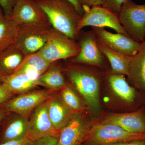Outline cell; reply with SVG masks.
<instances>
[{
    "label": "cell",
    "instance_id": "obj_1",
    "mask_svg": "<svg viewBox=\"0 0 145 145\" xmlns=\"http://www.w3.org/2000/svg\"><path fill=\"white\" fill-rule=\"evenodd\" d=\"M53 28L77 41V27L82 16L68 0H36Z\"/></svg>",
    "mask_w": 145,
    "mask_h": 145
},
{
    "label": "cell",
    "instance_id": "obj_2",
    "mask_svg": "<svg viewBox=\"0 0 145 145\" xmlns=\"http://www.w3.org/2000/svg\"><path fill=\"white\" fill-rule=\"evenodd\" d=\"M71 83L78 91L93 112L100 110L101 78L99 72L84 66L82 64L72 63L64 69Z\"/></svg>",
    "mask_w": 145,
    "mask_h": 145
},
{
    "label": "cell",
    "instance_id": "obj_3",
    "mask_svg": "<svg viewBox=\"0 0 145 145\" xmlns=\"http://www.w3.org/2000/svg\"><path fill=\"white\" fill-rule=\"evenodd\" d=\"M80 47L77 41L52 27L46 43L38 53L50 63L69 59L78 55Z\"/></svg>",
    "mask_w": 145,
    "mask_h": 145
},
{
    "label": "cell",
    "instance_id": "obj_4",
    "mask_svg": "<svg viewBox=\"0 0 145 145\" xmlns=\"http://www.w3.org/2000/svg\"><path fill=\"white\" fill-rule=\"evenodd\" d=\"M138 140L145 141V134L129 132L116 125L101 122L91 125L84 143L86 145H101Z\"/></svg>",
    "mask_w": 145,
    "mask_h": 145
},
{
    "label": "cell",
    "instance_id": "obj_5",
    "mask_svg": "<svg viewBox=\"0 0 145 145\" xmlns=\"http://www.w3.org/2000/svg\"><path fill=\"white\" fill-rule=\"evenodd\" d=\"M21 28L49 29L52 26L36 0H17L9 18Z\"/></svg>",
    "mask_w": 145,
    "mask_h": 145
},
{
    "label": "cell",
    "instance_id": "obj_6",
    "mask_svg": "<svg viewBox=\"0 0 145 145\" xmlns=\"http://www.w3.org/2000/svg\"><path fill=\"white\" fill-rule=\"evenodd\" d=\"M120 22L127 33L135 41H145V4L138 5L127 0L119 14Z\"/></svg>",
    "mask_w": 145,
    "mask_h": 145
},
{
    "label": "cell",
    "instance_id": "obj_7",
    "mask_svg": "<svg viewBox=\"0 0 145 145\" xmlns=\"http://www.w3.org/2000/svg\"><path fill=\"white\" fill-rule=\"evenodd\" d=\"M77 41L80 46V51L75 57L69 59L71 63L103 68L106 63H109L99 48L96 35L92 30H81L78 34Z\"/></svg>",
    "mask_w": 145,
    "mask_h": 145
},
{
    "label": "cell",
    "instance_id": "obj_8",
    "mask_svg": "<svg viewBox=\"0 0 145 145\" xmlns=\"http://www.w3.org/2000/svg\"><path fill=\"white\" fill-rule=\"evenodd\" d=\"M83 8L84 12L78 23V32L86 26L108 27L114 29L117 33L129 36L120 22L119 14L101 6L91 7H84Z\"/></svg>",
    "mask_w": 145,
    "mask_h": 145
},
{
    "label": "cell",
    "instance_id": "obj_9",
    "mask_svg": "<svg viewBox=\"0 0 145 145\" xmlns=\"http://www.w3.org/2000/svg\"><path fill=\"white\" fill-rule=\"evenodd\" d=\"M97 41L110 48L121 54L133 56L139 51L142 43L135 41L130 36L117 33H111L104 28L92 27Z\"/></svg>",
    "mask_w": 145,
    "mask_h": 145
},
{
    "label": "cell",
    "instance_id": "obj_10",
    "mask_svg": "<svg viewBox=\"0 0 145 145\" xmlns=\"http://www.w3.org/2000/svg\"><path fill=\"white\" fill-rule=\"evenodd\" d=\"M49 91L40 90L20 94L0 106L7 111L29 118L31 112L51 97Z\"/></svg>",
    "mask_w": 145,
    "mask_h": 145
},
{
    "label": "cell",
    "instance_id": "obj_11",
    "mask_svg": "<svg viewBox=\"0 0 145 145\" xmlns=\"http://www.w3.org/2000/svg\"><path fill=\"white\" fill-rule=\"evenodd\" d=\"M50 119L48 110V100L37 106L28 119V131L27 137L33 141L50 135H59Z\"/></svg>",
    "mask_w": 145,
    "mask_h": 145
},
{
    "label": "cell",
    "instance_id": "obj_12",
    "mask_svg": "<svg viewBox=\"0 0 145 145\" xmlns=\"http://www.w3.org/2000/svg\"><path fill=\"white\" fill-rule=\"evenodd\" d=\"M91 125L84 116L75 113L60 131L56 145H82L84 142Z\"/></svg>",
    "mask_w": 145,
    "mask_h": 145
},
{
    "label": "cell",
    "instance_id": "obj_13",
    "mask_svg": "<svg viewBox=\"0 0 145 145\" xmlns=\"http://www.w3.org/2000/svg\"><path fill=\"white\" fill-rule=\"evenodd\" d=\"M102 122L116 125L129 132L145 134V109L142 107L132 112L108 114Z\"/></svg>",
    "mask_w": 145,
    "mask_h": 145
},
{
    "label": "cell",
    "instance_id": "obj_14",
    "mask_svg": "<svg viewBox=\"0 0 145 145\" xmlns=\"http://www.w3.org/2000/svg\"><path fill=\"white\" fill-rule=\"evenodd\" d=\"M51 28H20L16 44L25 56L38 52L46 43Z\"/></svg>",
    "mask_w": 145,
    "mask_h": 145
},
{
    "label": "cell",
    "instance_id": "obj_15",
    "mask_svg": "<svg viewBox=\"0 0 145 145\" xmlns=\"http://www.w3.org/2000/svg\"><path fill=\"white\" fill-rule=\"evenodd\" d=\"M9 115V114H8ZM8 115L5 120L0 135V143L19 140L27 137L28 131V119L19 114Z\"/></svg>",
    "mask_w": 145,
    "mask_h": 145
},
{
    "label": "cell",
    "instance_id": "obj_16",
    "mask_svg": "<svg viewBox=\"0 0 145 145\" xmlns=\"http://www.w3.org/2000/svg\"><path fill=\"white\" fill-rule=\"evenodd\" d=\"M48 110L52 125L59 132L70 121L74 114L58 96H51L48 100Z\"/></svg>",
    "mask_w": 145,
    "mask_h": 145
},
{
    "label": "cell",
    "instance_id": "obj_17",
    "mask_svg": "<svg viewBox=\"0 0 145 145\" xmlns=\"http://www.w3.org/2000/svg\"><path fill=\"white\" fill-rule=\"evenodd\" d=\"M127 76L135 88L145 93V41L137 54L133 56Z\"/></svg>",
    "mask_w": 145,
    "mask_h": 145
},
{
    "label": "cell",
    "instance_id": "obj_18",
    "mask_svg": "<svg viewBox=\"0 0 145 145\" xmlns=\"http://www.w3.org/2000/svg\"><path fill=\"white\" fill-rule=\"evenodd\" d=\"M25 55L16 44L0 53V76L15 73Z\"/></svg>",
    "mask_w": 145,
    "mask_h": 145
},
{
    "label": "cell",
    "instance_id": "obj_19",
    "mask_svg": "<svg viewBox=\"0 0 145 145\" xmlns=\"http://www.w3.org/2000/svg\"><path fill=\"white\" fill-rule=\"evenodd\" d=\"M51 64L36 52L26 55L15 72L23 73L37 80Z\"/></svg>",
    "mask_w": 145,
    "mask_h": 145
},
{
    "label": "cell",
    "instance_id": "obj_20",
    "mask_svg": "<svg viewBox=\"0 0 145 145\" xmlns=\"http://www.w3.org/2000/svg\"><path fill=\"white\" fill-rule=\"evenodd\" d=\"M106 80L110 88L120 99L130 104L136 101L137 92L127 82L124 75L111 71L108 73Z\"/></svg>",
    "mask_w": 145,
    "mask_h": 145
},
{
    "label": "cell",
    "instance_id": "obj_21",
    "mask_svg": "<svg viewBox=\"0 0 145 145\" xmlns=\"http://www.w3.org/2000/svg\"><path fill=\"white\" fill-rule=\"evenodd\" d=\"M36 80L23 73L15 72L7 76H0V82L13 93L23 94L37 86Z\"/></svg>",
    "mask_w": 145,
    "mask_h": 145
},
{
    "label": "cell",
    "instance_id": "obj_22",
    "mask_svg": "<svg viewBox=\"0 0 145 145\" xmlns=\"http://www.w3.org/2000/svg\"><path fill=\"white\" fill-rule=\"evenodd\" d=\"M20 27L3 13L0 15V53L16 44Z\"/></svg>",
    "mask_w": 145,
    "mask_h": 145
},
{
    "label": "cell",
    "instance_id": "obj_23",
    "mask_svg": "<svg viewBox=\"0 0 145 145\" xmlns=\"http://www.w3.org/2000/svg\"><path fill=\"white\" fill-rule=\"evenodd\" d=\"M98 46L105 54L111 68V72L127 76L133 56L115 52L97 41Z\"/></svg>",
    "mask_w": 145,
    "mask_h": 145
},
{
    "label": "cell",
    "instance_id": "obj_24",
    "mask_svg": "<svg viewBox=\"0 0 145 145\" xmlns=\"http://www.w3.org/2000/svg\"><path fill=\"white\" fill-rule=\"evenodd\" d=\"M62 70L52 63L50 66L36 81L37 86L44 87L50 90H58L66 85Z\"/></svg>",
    "mask_w": 145,
    "mask_h": 145
},
{
    "label": "cell",
    "instance_id": "obj_25",
    "mask_svg": "<svg viewBox=\"0 0 145 145\" xmlns=\"http://www.w3.org/2000/svg\"><path fill=\"white\" fill-rule=\"evenodd\" d=\"M61 90L60 99L71 112L74 114L78 113L82 109L80 99L70 86L66 84Z\"/></svg>",
    "mask_w": 145,
    "mask_h": 145
},
{
    "label": "cell",
    "instance_id": "obj_26",
    "mask_svg": "<svg viewBox=\"0 0 145 145\" xmlns=\"http://www.w3.org/2000/svg\"><path fill=\"white\" fill-rule=\"evenodd\" d=\"M127 0H103L101 6L119 14L122 6Z\"/></svg>",
    "mask_w": 145,
    "mask_h": 145
},
{
    "label": "cell",
    "instance_id": "obj_27",
    "mask_svg": "<svg viewBox=\"0 0 145 145\" xmlns=\"http://www.w3.org/2000/svg\"><path fill=\"white\" fill-rule=\"evenodd\" d=\"M17 0H0V6L2 9L4 15L9 18L13 10L14 5Z\"/></svg>",
    "mask_w": 145,
    "mask_h": 145
},
{
    "label": "cell",
    "instance_id": "obj_28",
    "mask_svg": "<svg viewBox=\"0 0 145 145\" xmlns=\"http://www.w3.org/2000/svg\"><path fill=\"white\" fill-rule=\"evenodd\" d=\"M59 135H50L42 137L34 141L32 145H56Z\"/></svg>",
    "mask_w": 145,
    "mask_h": 145
},
{
    "label": "cell",
    "instance_id": "obj_29",
    "mask_svg": "<svg viewBox=\"0 0 145 145\" xmlns=\"http://www.w3.org/2000/svg\"><path fill=\"white\" fill-rule=\"evenodd\" d=\"M13 95L4 85L0 82V106L12 99Z\"/></svg>",
    "mask_w": 145,
    "mask_h": 145
},
{
    "label": "cell",
    "instance_id": "obj_30",
    "mask_svg": "<svg viewBox=\"0 0 145 145\" xmlns=\"http://www.w3.org/2000/svg\"><path fill=\"white\" fill-rule=\"evenodd\" d=\"M34 141L27 137L19 140H12L5 142L0 143V145H32Z\"/></svg>",
    "mask_w": 145,
    "mask_h": 145
},
{
    "label": "cell",
    "instance_id": "obj_31",
    "mask_svg": "<svg viewBox=\"0 0 145 145\" xmlns=\"http://www.w3.org/2000/svg\"><path fill=\"white\" fill-rule=\"evenodd\" d=\"M79 3L82 7H89L101 6L103 0H79Z\"/></svg>",
    "mask_w": 145,
    "mask_h": 145
},
{
    "label": "cell",
    "instance_id": "obj_32",
    "mask_svg": "<svg viewBox=\"0 0 145 145\" xmlns=\"http://www.w3.org/2000/svg\"><path fill=\"white\" fill-rule=\"evenodd\" d=\"M101 145H145V140H135L125 142L114 143V144H105Z\"/></svg>",
    "mask_w": 145,
    "mask_h": 145
},
{
    "label": "cell",
    "instance_id": "obj_33",
    "mask_svg": "<svg viewBox=\"0 0 145 145\" xmlns=\"http://www.w3.org/2000/svg\"><path fill=\"white\" fill-rule=\"evenodd\" d=\"M68 1L70 2L74 5L78 13L81 16H82L83 15H84V8H83L82 7L79 3V0H68Z\"/></svg>",
    "mask_w": 145,
    "mask_h": 145
},
{
    "label": "cell",
    "instance_id": "obj_34",
    "mask_svg": "<svg viewBox=\"0 0 145 145\" xmlns=\"http://www.w3.org/2000/svg\"><path fill=\"white\" fill-rule=\"evenodd\" d=\"M11 112L7 111L3 109L0 108V125L3 124L6 118Z\"/></svg>",
    "mask_w": 145,
    "mask_h": 145
},
{
    "label": "cell",
    "instance_id": "obj_35",
    "mask_svg": "<svg viewBox=\"0 0 145 145\" xmlns=\"http://www.w3.org/2000/svg\"><path fill=\"white\" fill-rule=\"evenodd\" d=\"M3 13L2 9V8L0 6V15H1V14H3Z\"/></svg>",
    "mask_w": 145,
    "mask_h": 145
}]
</instances>
